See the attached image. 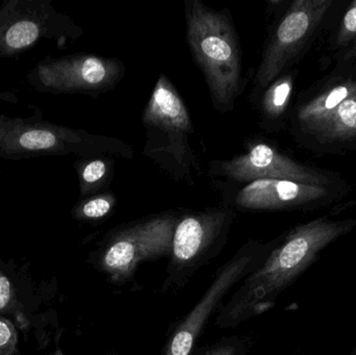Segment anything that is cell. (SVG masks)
<instances>
[{
  "label": "cell",
  "instance_id": "6da1fadb",
  "mask_svg": "<svg viewBox=\"0 0 356 355\" xmlns=\"http://www.w3.org/2000/svg\"><path fill=\"white\" fill-rule=\"evenodd\" d=\"M351 221L316 220L291 231L236 287L215 317V327L234 329L271 310L278 296L290 287L318 254L350 231Z\"/></svg>",
  "mask_w": 356,
  "mask_h": 355
},
{
  "label": "cell",
  "instance_id": "7a4b0ae2",
  "mask_svg": "<svg viewBox=\"0 0 356 355\" xmlns=\"http://www.w3.org/2000/svg\"><path fill=\"white\" fill-rule=\"evenodd\" d=\"M186 37L202 70L213 106L229 112L240 94L242 63L234 24L227 15L199 0L186 2Z\"/></svg>",
  "mask_w": 356,
  "mask_h": 355
},
{
  "label": "cell",
  "instance_id": "3957f363",
  "mask_svg": "<svg viewBox=\"0 0 356 355\" xmlns=\"http://www.w3.org/2000/svg\"><path fill=\"white\" fill-rule=\"evenodd\" d=\"M177 220L163 214L122 225L104 238L90 261L108 283L125 286L144 263L168 258Z\"/></svg>",
  "mask_w": 356,
  "mask_h": 355
},
{
  "label": "cell",
  "instance_id": "277c9868",
  "mask_svg": "<svg viewBox=\"0 0 356 355\" xmlns=\"http://www.w3.org/2000/svg\"><path fill=\"white\" fill-rule=\"evenodd\" d=\"M236 215L229 208H207L178 217L162 291L184 289L202 267L221 254Z\"/></svg>",
  "mask_w": 356,
  "mask_h": 355
},
{
  "label": "cell",
  "instance_id": "5b68a950",
  "mask_svg": "<svg viewBox=\"0 0 356 355\" xmlns=\"http://www.w3.org/2000/svg\"><path fill=\"white\" fill-rule=\"evenodd\" d=\"M259 241L249 240L222 265L192 310L171 327L162 355H193L211 317L216 316L228 294L261 262L271 249Z\"/></svg>",
  "mask_w": 356,
  "mask_h": 355
},
{
  "label": "cell",
  "instance_id": "8992f818",
  "mask_svg": "<svg viewBox=\"0 0 356 355\" xmlns=\"http://www.w3.org/2000/svg\"><path fill=\"white\" fill-rule=\"evenodd\" d=\"M95 138L83 131L48 122L35 108L29 118L0 113V158L29 160L46 156H91L96 150Z\"/></svg>",
  "mask_w": 356,
  "mask_h": 355
},
{
  "label": "cell",
  "instance_id": "52a82bcc",
  "mask_svg": "<svg viewBox=\"0 0 356 355\" xmlns=\"http://www.w3.org/2000/svg\"><path fill=\"white\" fill-rule=\"evenodd\" d=\"M81 29L50 0H3L0 3V58L29 51L43 40L75 39Z\"/></svg>",
  "mask_w": 356,
  "mask_h": 355
},
{
  "label": "cell",
  "instance_id": "ba28073f",
  "mask_svg": "<svg viewBox=\"0 0 356 355\" xmlns=\"http://www.w3.org/2000/svg\"><path fill=\"white\" fill-rule=\"evenodd\" d=\"M122 73L118 60L79 53L47 56L29 71L26 79L40 93L95 95L112 88Z\"/></svg>",
  "mask_w": 356,
  "mask_h": 355
},
{
  "label": "cell",
  "instance_id": "9c48e42d",
  "mask_svg": "<svg viewBox=\"0 0 356 355\" xmlns=\"http://www.w3.org/2000/svg\"><path fill=\"white\" fill-rule=\"evenodd\" d=\"M143 123L149 137L148 144L166 140L164 147L156 154H170L182 166L190 163L193 156L188 142L193 133L192 121L177 89L165 75L156 81L144 110Z\"/></svg>",
  "mask_w": 356,
  "mask_h": 355
},
{
  "label": "cell",
  "instance_id": "30bf717a",
  "mask_svg": "<svg viewBox=\"0 0 356 355\" xmlns=\"http://www.w3.org/2000/svg\"><path fill=\"white\" fill-rule=\"evenodd\" d=\"M216 171L221 176L238 183H249L259 179H282L302 185H330L323 174L282 156L267 144H255L247 154L218 163Z\"/></svg>",
  "mask_w": 356,
  "mask_h": 355
},
{
  "label": "cell",
  "instance_id": "8fae6325",
  "mask_svg": "<svg viewBox=\"0 0 356 355\" xmlns=\"http://www.w3.org/2000/svg\"><path fill=\"white\" fill-rule=\"evenodd\" d=\"M316 23L312 2H296L280 21L257 73V89H265L280 74Z\"/></svg>",
  "mask_w": 356,
  "mask_h": 355
},
{
  "label": "cell",
  "instance_id": "7c38bea8",
  "mask_svg": "<svg viewBox=\"0 0 356 355\" xmlns=\"http://www.w3.org/2000/svg\"><path fill=\"white\" fill-rule=\"evenodd\" d=\"M328 190L321 185H302L282 179H259L247 183L236 196L238 208L273 210L296 208L323 199Z\"/></svg>",
  "mask_w": 356,
  "mask_h": 355
},
{
  "label": "cell",
  "instance_id": "4fadbf2b",
  "mask_svg": "<svg viewBox=\"0 0 356 355\" xmlns=\"http://www.w3.org/2000/svg\"><path fill=\"white\" fill-rule=\"evenodd\" d=\"M79 174L81 199L98 194L112 174V165L106 158H86L75 163Z\"/></svg>",
  "mask_w": 356,
  "mask_h": 355
},
{
  "label": "cell",
  "instance_id": "5bb4252c",
  "mask_svg": "<svg viewBox=\"0 0 356 355\" xmlns=\"http://www.w3.org/2000/svg\"><path fill=\"white\" fill-rule=\"evenodd\" d=\"M116 197L111 193H98L83 198L73 208V218L83 222L104 220L114 210Z\"/></svg>",
  "mask_w": 356,
  "mask_h": 355
},
{
  "label": "cell",
  "instance_id": "9a60e30c",
  "mask_svg": "<svg viewBox=\"0 0 356 355\" xmlns=\"http://www.w3.org/2000/svg\"><path fill=\"white\" fill-rule=\"evenodd\" d=\"M252 346V338L249 336H229L215 343L197 347L193 355H249Z\"/></svg>",
  "mask_w": 356,
  "mask_h": 355
},
{
  "label": "cell",
  "instance_id": "2e32d148",
  "mask_svg": "<svg viewBox=\"0 0 356 355\" xmlns=\"http://www.w3.org/2000/svg\"><path fill=\"white\" fill-rule=\"evenodd\" d=\"M292 92V81L289 77L280 79L266 92L261 101V110L267 118H277L286 108Z\"/></svg>",
  "mask_w": 356,
  "mask_h": 355
},
{
  "label": "cell",
  "instance_id": "e0dca14e",
  "mask_svg": "<svg viewBox=\"0 0 356 355\" xmlns=\"http://www.w3.org/2000/svg\"><path fill=\"white\" fill-rule=\"evenodd\" d=\"M17 333L14 325L0 316V355L14 354Z\"/></svg>",
  "mask_w": 356,
  "mask_h": 355
},
{
  "label": "cell",
  "instance_id": "ac0fdd59",
  "mask_svg": "<svg viewBox=\"0 0 356 355\" xmlns=\"http://www.w3.org/2000/svg\"><path fill=\"white\" fill-rule=\"evenodd\" d=\"M339 121L342 129H356V100H345L339 106Z\"/></svg>",
  "mask_w": 356,
  "mask_h": 355
},
{
  "label": "cell",
  "instance_id": "d6986e66",
  "mask_svg": "<svg viewBox=\"0 0 356 355\" xmlns=\"http://www.w3.org/2000/svg\"><path fill=\"white\" fill-rule=\"evenodd\" d=\"M348 89L344 85L334 88L330 91V93L326 96L325 102H324V110H332L336 108H339L343 101L346 100L348 96Z\"/></svg>",
  "mask_w": 356,
  "mask_h": 355
},
{
  "label": "cell",
  "instance_id": "ffe728a7",
  "mask_svg": "<svg viewBox=\"0 0 356 355\" xmlns=\"http://www.w3.org/2000/svg\"><path fill=\"white\" fill-rule=\"evenodd\" d=\"M13 302V290L8 277L0 272V313L10 310Z\"/></svg>",
  "mask_w": 356,
  "mask_h": 355
},
{
  "label": "cell",
  "instance_id": "44dd1931",
  "mask_svg": "<svg viewBox=\"0 0 356 355\" xmlns=\"http://www.w3.org/2000/svg\"><path fill=\"white\" fill-rule=\"evenodd\" d=\"M345 28L350 33H356V6L347 12L344 18Z\"/></svg>",
  "mask_w": 356,
  "mask_h": 355
},
{
  "label": "cell",
  "instance_id": "7402d4cb",
  "mask_svg": "<svg viewBox=\"0 0 356 355\" xmlns=\"http://www.w3.org/2000/svg\"><path fill=\"white\" fill-rule=\"evenodd\" d=\"M51 355H64V354H63L62 350L56 349V352H54V354H52Z\"/></svg>",
  "mask_w": 356,
  "mask_h": 355
},
{
  "label": "cell",
  "instance_id": "603a6c76",
  "mask_svg": "<svg viewBox=\"0 0 356 355\" xmlns=\"http://www.w3.org/2000/svg\"><path fill=\"white\" fill-rule=\"evenodd\" d=\"M106 355H120V354H116V352H108V354H106Z\"/></svg>",
  "mask_w": 356,
  "mask_h": 355
},
{
  "label": "cell",
  "instance_id": "cb8c5ba5",
  "mask_svg": "<svg viewBox=\"0 0 356 355\" xmlns=\"http://www.w3.org/2000/svg\"><path fill=\"white\" fill-rule=\"evenodd\" d=\"M10 355H14V354H10Z\"/></svg>",
  "mask_w": 356,
  "mask_h": 355
},
{
  "label": "cell",
  "instance_id": "d4e9b609",
  "mask_svg": "<svg viewBox=\"0 0 356 355\" xmlns=\"http://www.w3.org/2000/svg\"><path fill=\"white\" fill-rule=\"evenodd\" d=\"M356 355V354H355Z\"/></svg>",
  "mask_w": 356,
  "mask_h": 355
}]
</instances>
